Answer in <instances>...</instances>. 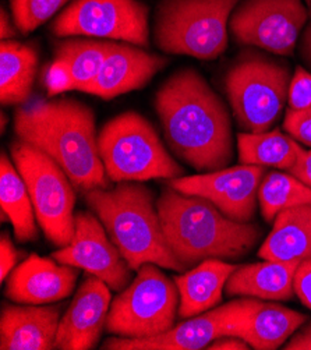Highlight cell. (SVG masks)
<instances>
[{
    "mask_svg": "<svg viewBox=\"0 0 311 350\" xmlns=\"http://www.w3.org/2000/svg\"><path fill=\"white\" fill-rule=\"evenodd\" d=\"M290 109H306L311 107V75L303 67H297L289 85Z\"/></svg>",
    "mask_w": 311,
    "mask_h": 350,
    "instance_id": "f546056e",
    "label": "cell"
},
{
    "mask_svg": "<svg viewBox=\"0 0 311 350\" xmlns=\"http://www.w3.org/2000/svg\"><path fill=\"white\" fill-rule=\"evenodd\" d=\"M166 144L180 161L200 172L226 167L233 158L226 105L194 68L172 75L155 95Z\"/></svg>",
    "mask_w": 311,
    "mask_h": 350,
    "instance_id": "6da1fadb",
    "label": "cell"
},
{
    "mask_svg": "<svg viewBox=\"0 0 311 350\" xmlns=\"http://www.w3.org/2000/svg\"><path fill=\"white\" fill-rule=\"evenodd\" d=\"M52 258L87 271L116 292L129 286L133 271L112 239H108L103 224L85 211L76 214V232L70 244L55 252Z\"/></svg>",
    "mask_w": 311,
    "mask_h": 350,
    "instance_id": "4fadbf2b",
    "label": "cell"
},
{
    "mask_svg": "<svg viewBox=\"0 0 311 350\" xmlns=\"http://www.w3.org/2000/svg\"><path fill=\"white\" fill-rule=\"evenodd\" d=\"M285 131L307 147H311V107L306 109H288L284 119Z\"/></svg>",
    "mask_w": 311,
    "mask_h": 350,
    "instance_id": "f1b7e54d",
    "label": "cell"
},
{
    "mask_svg": "<svg viewBox=\"0 0 311 350\" xmlns=\"http://www.w3.org/2000/svg\"><path fill=\"white\" fill-rule=\"evenodd\" d=\"M236 268L224 260L211 258L176 276L174 281L179 291L178 316L187 320L215 308L222 300L228 279Z\"/></svg>",
    "mask_w": 311,
    "mask_h": 350,
    "instance_id": "44dd1931",
    "label": "cell"
},
{
    "mask_svg": "<svg viewBox=\"0 0 311 350\" xmlns=\"http://www.w3.org/2000/svg\"><path fill=\"white\" fill-rule=\"evenodd\" d=\"M311 0H307V9L310 13V24L307 25L304 33H303V40H301V46L300 52L304 59V62L311 67Z\"/></svg>",
    "mask_w": 311,
    "mask_h": 350,
    "instance_id": "d590c367",
    "label": "cell"
},
{
    "mask_svg": "<svg viewBox=\"0 0 311 350\" xmlns=\"http://www.w3.org/2000/svg\"><path fill=\"white\" fill-rule=\"evenodd\" d=\"M0 24H2V27H0V37H2L3 41L16 37V29L5 10H2V14H0Z\"/></svg>",
    "mask_w": 311,
    "mask_h": 350,
    "instance_id": "8d00e7d4",
    "label": "cell"
},
{
    "mask_svg": "<svg viewBox=\"0 0 311 350\" xmlns=\"http://www.w3.org/2000/svg\"><path fill=\"white\" fill-rule=\"evenodd\" d=\"M300 262L272 261L237 267L228 279V296L289 300L295 295V273Z\"/></svg>",
    "mask_w": 311,
    "mask_h": 350,
    "instance_id": "ffe728a7",
    "label": "cell"
},
{
    "mask_svg": "<svg viewBox=\"0 0 311 350\" xmlns=\"http://www.w3.org/2000/svg\"><path fill=\"white\" fill-rule=\"evenodd\" d=\"M286 350H311V324L296 334L285 346Z\"/></svg>",
    "mask_w": 311,
    "mask_h": 350,
    "instance_id": "e575fe53",
    "label": "cell"
},
{
    "mask_svg": "<svg viewBox=\"0 0 311 350\" xmlns=\"http://www.w3.org/2000/svg\"><path fill=\"white\" fill-rule=\"evenodd\" d=\"M98 150L108 179L115 183L172 180L185 173L166 151L154 126L137 112L122 113L103 126Z\"/></svg>",
    "mask_w": 311,
    "mask_h": 350,
    "instance_id": "5b68a950",
    "label": "cell"
},
{
    "mask_svg": "<svg viewBox=\"0 0 311 350\" xmlns=\"http://www.w3.org/2000/svg\"><path fill=\"white\" fill-rule=\"evenodd\" d=\"M112 46L113 42L91 40H67L57 45L55 62L64 68L70 91H80L96 77Z\"/></svg>",
    "mask_w": 311,
    "mask_h": 350,
    "instance_id": "484cf974",
    "label": "cell"
},
{
    "mask_svg": "<svg viewBox=\"0 0 311 350\" xmlns=\"http://www.w3.org/2000/svg\"><path fill=\"white\" fill-rule=\"evenodd\" d=\"M0 205L10 219L16 239L27 243L37 239L36 211L27 185L12 161L2 154L0 159Z\"/></svg>",
    "mask_w": 311,
    "mask_h": 350,
    "instance_id": "cb8c5ba5",
    "label": "cell"
},
{
    "mask_svg": "<svg viewBox=\"0 0 311 350\" xmlns=\"http://www.w3.org/2000/svg\"><path fill=\"white\" fill-rule=\"evenodd\" d=\"M210 350H249L250 345L237 336H221L206 347Z\"/></svg>",
    "mask_w": 311,
    "mask_h": 350,
    "instance_id": "836d02e7",
    "label": "cell"
},
{
    "mask_svg": "<svg viewBox=\"0 0 311 350\" xmlns=\"http://www.w3.org/2000/svg\"><path fill=\"white\" fill-rule=\"evenodd\" d=\"M245 299L229 301L224 306L205 311L187 321L174 325L169 331L146 339L115 336L108 339L100 349L105 350H200L211 342L226 336L230 321L243 306Z\"/></svg>",
    "mask_w": 311,
    "mask_h": 350,
    "instance_id": "5bb4252c",
    "label": "cell"
},
{
    "mask_svg": "<svg viewBox=\"0 0 311 350\" xmlns=\"http://www.w3.org/2000/svg\"><path fill=\"white\" fill-rule=\"evenodd\" d=\"M57 37L109 38L147 48L148 8L137 0H76L52 24Z\"/></svg>",
    "mask_w": 311,
    "mask_h": 350,
    "instance_id": "30bf717a",
    "label": "cell"
},
{
    "mask_svg": "<svg viewBox=\"0 0 311 350\" xmlns=\"http://www.w3.org/2000/svg\"><path fill=\"white\" fill-rule=\"evenodd\" d=\"M258 256L272 261L311 260V205L288 208L276 215Z\"/></svg>",
    "mask_w": 311,
    "mask_h": 350,
    "instance_id": "7402d4cb",
    "label": "cell"
},
{
    "mask_svg": "<svg viewBox=\"0 0 311 350\" xmlns=\"http://www.w3.org/2000/svg\"><path fill=\"white\" fill-rule=\"evenodd\" d=\"M258 204L264 219L271 222L288 208L311 205V189L290 173L269 172L260 185Z\"/></svg>",
    "mask_w": 311,
    "mask_h": 350,
    "instance_id": "4316f807",
    "label": "cell"
},
{
    "mask_svg": "<svg viewBox=\"0 0 311 350\" xmlns=\"http://www.w3.org/2000/svg\"><path fill=\"white\" fill-rule=\"evenodd\" d=\"M289 173L311 189V150L299 148L296 163L289 169Z\"/></svg>",
    "mask_w": 311,
    "mask_h": 350,
    "instance_id": "d6a6232c",
    "label": "cell"
},
{
    "mask_svg": "<svg viewBox=\"0 0 311 350\" xmlns=\"http://www.w3.org/2000/svg\"><path fill=\"white\" fill-rule=\"evenodd\" d=\"M20 142L36 147L66 172L73 186L84 193L108 189L91 108L73 98L37 100L14 115Z\"/></svg>",
    "mask_w": 311,
    "mask_h": 350,
    "instance_id": "7a4b0ae2",
    "label": "cell"
},
{
    "mask_svg": "<svg viewBox=\"0 0 311 350\" xmlns=\"http://www.w3.org/2000/svg\"><path fill=\"white\" fill-rule=\"evenodd\" d=\"M80 268L31 254L13 269L6 296L20 304H48L67 299L76 288Z\"/></svg>",
    "mask_w": 311,
    "mask_h": 350,
    "instance_id": "2e32d148",
    "label": "cell"
},
{
    "mask_svg": "<svg viewBox=\"0 0 311 350\" xmlns=\"http://www.w3.org/2000/svg\"><path fill=\"white\" fill-rule=\"evenodd\" d=\"M68 0H10L17 28L28 33L49 20Z\"/></svg>",
    "mask_w": 311,
    "mask_h": 350,
    "instance_id": "83f0119b",
    "label": "cell"
},
{
    "mask_svg": "<svg viewBox=\"0 0 311 350\" xmlns=\"http://www.w3.org/2000/svg\"><path fill=\"white\" fill-rule=\"evenodd\" d=\"M10 152L45 236L56 246L66 247L76 232V194L72 180L48 154L20 139L12 144Z\"/></svg>",
    "mask_w": 311,
    "mask_h": 350,
    "instance_id": "9c48e42d",
    "label": "cell"
},
{
    "mask_svg": "<svg viewBox=\"0 0 311 350\" xmlns=\"http://www.w3.org/2000/svg\"><path fill=\"white\" fill-rule=\"evenodd\" d=\"M167 64L162 56L148 53L129 44H115L96 77L80 91L112 99L140 90Z\"/></svg>",
    "mask_w": 311,
    "mask_h": 350,
    "instance_id": "e0dca14e",
    "label": "cell"
},
{
    "mask_svg": "<svg viewBox=\"0 0 311 350\" xmlns=\"http://www.w3.org/2000/svg\"><path fill=\"white\" fill-rule=\"evenodd\" d=\"M18 261V252L14 249L12 239L3 233L0 237V279L6 281Z\"/></svg>",
    "mask_w": 311,
    "mask_h": 350,
    "instance_id": "1f68e13d",
    "label": "cell"
},
{
    "mask_svg": "<svg viewBox=\"0 0 311 350\" xmlns=\"http://www.w3.org/2000/svg\"><path fill=\"white\" fill-rule=\"evenodd\" d=\"M169 247L185 269L205 260H237L261 236L257 225L226 217L211 201L165 187L157 201Z\"/></svg>",
    "mask_w": 311,
    "mask_h": 350,
    "instance_id": "3957f363",
    "label": "cell"
},
{
    "mask_svg": "<svg viewBox=\"0 0 311 350\" xmlns=\"http://www.w3.org/2000/svg\"><path fill=\"white\" fill-rule=\"evenodd\" d=\"M265 167L240 163L194 176L169 180V186L187 194L211 201L218 209L239 222H250L258 202V189Z\"/></svg>",
    "mask_w": 311,
    "mask_h": 350,
    "instance_id": "7c38bea8",
    "label": "cell"
},
{
    "mask_svg": "<svg viewBox=\"0 0 311 350\" xmlns=\"http://www.w3.org/2000/svg\"><path fill=\"white\" fill-rule=\"evenodd\" d=\"M161 267L144 264L112 301L105 329L120 338L146 339L169 331L179 311V291Z\"/></svg>",
    "mask_w": 311,
    "mask_h": 350,
    "instance_id": "ba28073f",
    "label": "cell"
},
{
    "mask_svg": "<svg viewBox=\"0 0 311 350\" xmlns=\"http://www.w3.org/2000/svg\"><path fill=\"white\" fill-rule=\"evenodd\" d=\"M306 321L304 314L285 306L245 299L229 324L226 336L245 339L256 350H273L282 346Z\"/></svg>",
    "mask_w": 311,
    "mask_h": 350,
    "instance_id": "ac0fdd59",
    "label": "cell"
},
{
    "mask_svg": "<svg viewBox=\"0 0 311 350\" xmlns=\"http://www.w3.org/2000/svg\"><path fill=\"white\" fill-rule=\"evenodd\" d=\"M5 127H6V116L5 113H2V131L5 130Z\"/></svg>",
    "mask_w": 311,
    "mask_h": 350,
    "instance_id": "74e56055",
    "label": "cell"
},
{
    "mask_svg": "<svg viewBox=\"0 0 311 350\" xmlns=\"http://www.w3.org/2000/svg\"><path fill=\"white\" fill-rule=\"evenodd\" d=\"M295 293L306 307L311 308V260L300 262L296 269Z\"/></svg>",
    "mask_w": 311,
    "mask_h": 350,
    "instance_id": "4dcf8cb0",
    "label": "cell"
},
{
    "mask_svg": "<svg viewBox=\"0 0 311 350\" xmlns=\"http://www.w3.org/2000/svg\"><path fill=\"white\" fill-rule=\"evenodd\" d=\"M111 300V288L102 279L94 275L85 278L72 304L60 319L55 349H94L105 329Z\"/></svg>",
    "mask_w": 311,
    "mask_h": 350,
    "instance_id": "9a60e30c",
    "label": "cell"
},
{
    "mask_svg": "<svg viewBox=\"0 0 311 350\" xmlns=\"http://www.w3.org/2000/svg\"><path fill=\"white\" fill-rule=\"evenodd\" d=\"M60 323V306L5 304L0 316V349H55Z\"/></svg>",
    "mask_w": 311,
    "mask_h": 350,
    "instance_id": "d6986e66",
    "label": "cell"
},
{
    "mask_svg": "<svg viewBox=\"0 0 311 350\" xmlns=\"http://www.w3.org/2000/svg\"><path fill=\"white\" fill-rule=\"evenodd\" d=\"M240 0H162L155 44L165 53L214 60L228 48V21Z\"/></svg>",
    "mask_w": 311,
    "mask_h": 350,
    "instance_id": "8992f818",
    "label": "cell"
},
{
    "mask_svg": "<svg viewBox=\"0 0 311 350\" xmlns=\"http://www.w3.org/2000/svg\"><path fill=\"white\" fill-rule=\"evenodd\" d=\"M289 66L260 53L241 55L228 70L225 91L239 126L268 131L280 119L289 95Z\"/></svg>",
    "mask_w": 311,
    "mask_h": 350,
    "instance_id": "52a82bcc",
    "label": "cell"
},
{
    "mask_svg": "<svg viewBox=\"0 0 311 350\" xmlns=\"http://www.w3.org/2000/svg\"><path fill=\"white\" fill-rule=\"evenodd\" d=\"M299 144L278 129L264 133H241L237 137L239 161L245 165L285 169L296 163Z\"/></svg>",
    "mask_w": 311,
    "mask_h": 350,
    "instance_id": "d4e9b609",
    "label": "cell"
},
{
    "mask_svg": "<svg viewBox=\"0 0 311 350\" xmlns=\"http://www.w3.org/2000/svg\"><path fill=\"white\" fill-rule=\"evenodd\" d=\"M85 201L133 271L148 262L178 272L185 271L166 241L148 187L135 182H122L113 189L87 191Z\"/></svg>",
    "mask_w": 311,
    "mask_h": 350,
    "instance_id": "277c9868",
    "label": "cell"
},
{
    "mask_svg": "<svg viewBox=\"0 0 311 350\" xmlns=\"http://www.w3.org/2000/svg\"><path fill=\"white\" fill-rule=\"evenodd\" d=\"M38 67L37 51L31 45L2 41L0 45V100L21 105L28 100Z\"/></svg>",
    "mask_w": 311,
    "mask_h": 350,
    "instance_id": "603a6c76",
    "label": "cell"
},
{
    "mask_svg": "<svg viewBox=\"0 0 311 350\" xmlns=\"http://www.w3.org/2000/svg\"><path fill=\"white\" fill-rule=\"evenodd\" d=\"M307 18L308 9L301 0H245L229 25L240 45L292 56Z\"/></svg>",
    "mask_w": 311,
    "mask_h": 350,
    "instance_id": "8fae6325",
    "label": "cell"
}]
</instances>
